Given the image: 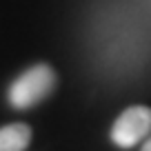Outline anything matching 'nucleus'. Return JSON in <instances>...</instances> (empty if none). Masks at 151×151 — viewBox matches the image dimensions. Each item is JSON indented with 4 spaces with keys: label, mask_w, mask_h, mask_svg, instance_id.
<instances>
[{
    "label": "nucleus",
    "mask_w": 151,
    "mask_h": 151,
    "mask_svg": "<svg viewBox=\"0 0 151 151\" xmlns=\"http://www.w3.org/2000/svg\"><path fill=\"white\" fill-rule=\"evenodd\" d=\"M56 87V71L49 65H33L9 87V102L16 109H31L42 102Z\"/></svg>",
    "instance_id": "1"
},
{
    "label": "nucleus",
    "mask_w": 151,
    "mask_h": 151,
    "mask_svg": "<svg viewBox=\"0 0 151 151\" xmlns=\"http://www.w3.org/2000/svg\"><path fill=\"white\" fill-rule=\"evenodd\" d=\"M149 136H151V109L142 107V104L124 109L111 127V140L122 149H131V147L145 142Z\"/></svg>",
    "instance_id": "2"
},
{
    "label": "nucleus",
    "mask_w": 151,
    "mask_h": 151,
    "mask_svg": "<svg viewBox=\"0 0 151 151\" xmlns=\"http://www.w3.org/2000/svg\"><path fill=\"white\" fill-rule=\"evenodd\" d=\"M31 142V127L14 122L0 129V151H24Z\"/></svg>",
    "instance_id": "3"
},
{
    "label": "nucleus",
    "mask_w": 151,
    "mask_h": 151,
    "mask_svg": "<svg viewBox=\"0 0 151 151\" xmlns=\"http://www.w3.org/2000/svg\"><path fill=\"white\" fill-rule=\"evenodd\" d=\"M140 151H151V136L147 138L145 142H142V149H140Z\"/></svg>",
    "instance_id": "4"
}]
</instances>
